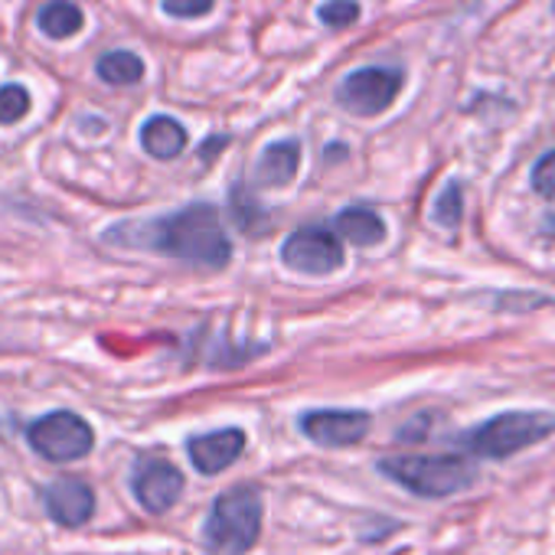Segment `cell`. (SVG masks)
I'll use <instances>...</instances> for the list:
<instances>
[{
    "instance_id": "6da1fadb",
    "label": "cell",
    "mask_w": 555,
    "mask_h": 555,
    "mask_svg": "<svg viewBox=\"0 0 555 555\" xmlns=\"http://www.w3.org/2000/svg\"><path fill=\"white\" fill-rule=\"evenodd\" d=\"M108 242L151 248L180 261L222 268L232 258V245L219 222V212L209 203H190L170 216L151 222H125L108 229Z\"/></svg>"
},
{
    "instance_id": "7a4b0ae2",
    "label": "cell",
    "mask_w": 555,
    "mask_h": 555,
    "mask_svg": "<svg viewBox=\"0 0 555 555\" xmlns=\"http://www.w3.org/2000/svg\"><path fill=\"white\" fill-rule=\"evenodd\" d=\"M261 532V496L255 487H232L216 496L203 522L209 555H245Z\"/></svg>"
},
{
    "instance_id": "3957f363",
    "label": "cell",
    "mask_w": 555,
    "mask_h": 555,
    "mask_svg": "<svg viewBox=\"0 0 555 555\" xmlns=\"http://www.w3.org/2000/svg\"><path fill=\"white\" fill-rule=\"evenodd\" d=\"M379 470L389 480L402 483L409 493L428 500L461 493L477 477V470L454 454H396V457H383Z\"/></svg>"
},
{
    "instance_id": "277c9868",
    "label": "cell",
    "mask_w": 555,
    "mask_h": 555,
    "mask_svg": "<svg viewBox=\"0 0 555 555\" xmlns=\"http://www.w3.org/2000/svg\"><path fill=\"white\" fill-rule=\"evenodd\" d=\"M552 428H555V415H548V412H503V415H493L483 425L464 431L461 444L477 457L503 461L522 448L539 444L545 435H552Z\"/></svg>"
},
{
    "instance_id": "5b68a950",
    "label": "cell",
    "mask_w": 555,
    "mask_h": 555,
    "mask_svg": "<svg viewBox=\"0 0 555 555\" xmlns=\"http://www.w3.org/2000/svg\"><path fill=\"white\" fill-rule=\"evenodd\" d=\"M30 444L37 454H43L53 464H66V461H79L95 448V431L92 425L76 415V412H50L43 418H37L27 431Z\"/></svg>"
},
{
    "instance_id": "8992f818",
    "label": "cell",
    "mask_w": 555,
    "mask_h": 555,
    "mask_svg": "<svg viewBox=\"0 0 555 555\" xmlns=\"http://www.w3.org/2000/svg\"><path fill=\"white\" fill-rule=\"evenodd\" d=\"M402 92V76L396 69L386 66H366L350 73L340 89H337V102L350 112V115H383Z\"/></svg>"
},
{
    "instance_id": "52a82bcc",
    "label": "cell",
    "mask_w": 555,
    "mask_h": 555,
    "mask_svg": "<svg viewBox=\"0 0 555 555\" xmlns=\"http://www.w3.org/2000/svg\"><path fill=\"white\" fill-rule=\"evenodd\" d=\"M282 261L301 274H334L344 268V245L331 229L305 225L282 242Z\"/></svg>"
},
{
    "instance_id": "ba28073f",
    "label": "cell",
    "mask_w": 555,
    "mask_h": 555,
    "mask_svg": "<svg viewBox=\"0 0 555 555\" xmlns=\"http://www.w3.org/2000/svg\"><path fill=\"white\" fill-rule=\"evenodd\" d=\"M373 418L357 409H314L301 415V431L321 448H350L360 444Z\"/></svg>"
},
{
    "instance_id": "9c48e42d",
    "label": "cell",
    "mask_w": 555,
    "mask_h": 555,
    "mask_svg": "<svg viewBox=\"0 0 555 555\" xmlns=\"http://www.w3.org/2000/svg\"><path fill=\"white\" fill-rule=\"evenodd\" d=\"M131 490L147 513H167L183 493V474L164 457H141L131 474Z\"/></svg>"
},
{
    "instance_id": "30bf717a",
    "label": "cell",
    "mask_w": 555,
    "mask_h": 555,
    "mask_svg": "<svg viewBox=\"0 0 555 555\" xmlns=\"http://www.w3.org/2000/svg\"><path fill=\"white\" fill-rule=\"evenodd\" d=\"M43 506L60 526H86L95 513V493L79 477H60L43 487Z\"/></svg>"
},
{
    "instance_id": "8fae6325",
    "label": "cell",
    "mask_w": 555,
    "mask_h": 555,
    "mask_svg": "<svg viewBox=\"0 0 555 555\" xmlns=\"http://www.w3.org/2000/svg\"><path fill=\"white\" fill-rule=\"evenodd\" d=\"M190 461L199 474H219L225 467H232L238 461V454L245 451V431L242 428H219L209 435H196L186 444Z\"/></svg>"
},
{
    "instance_id": "7c38bea8",
    "label": "cell",
    "mask_w": 555,
    "mask_h": 555,
    "mask_svg": "<svg viewBox=\"0 0 555 555\" xmlns=\"http://www.w3.org/2000/svg\"><path fill=\"white\" fill-rule=\"evenodd\" d=\"M298 167H301V144L285 138V141H274L261 151L255 180L261 186H288L298 177Z\"/></svg>"
},
{
    "instance_id": "4fadbf2b",
    "label": "cell",
    "mask_w": 555,
    "mask_h": 555,
    "mask_svg": "<svg viewBox=\"0 0 555 555\" xmlns=\"http://www.w3.org/2000/svg\"><path fill=\"white\" fill-rule=\"evenodd\" d=\"M141 147L157 157V160H173L183 154L186 147V131L180 121L167 118V115H154L151 121H144L141 128Z\"/></svg>"
},
{
    "instance_id": "5bb4252c",
    "label": "cell",
    "mask_w": 555,
    "mask_h": 555,
    "mask_svg": "<svg viewBox=\"0 0 555 555\" xmlns=\"http://www.w3.org/2000/svg\"><path fill=\"white\" fill-rule=\"evenodd\" d=\"M337 232L353 242V245H379L386 238V222L379 212L363 209V206H350L344 212H337Z\"/></svg>"
},
{
    "instance_id": "9a60e30c",
    "label": "cell",
    "mask_w": 555,
    "mask_h": 555,
    "mask_svg": "<svg viewBox=\"0 0 555 555\" xmlns=\"http://www.w3.org/2000/svg\"><path fill=\"white\" fill-rule=\"evenodd\" d=\"M40 30L53 40H66V37H76L82 30V11L73 4V0H50V4L40 11Z\"/></svg>"
},
{
    "instance_id": "2e32d148",
    "label": "cell",
    "mask_w": 555,
    "mask_h": 555,
    "mask_svg": "<svg viewBox=\"0 0 555 555\" xmlns=\"http://www.w3.org/2000/svg\"><path fill=\"white\" fill-rule=\"evenodd\" d=\"M95 69H99L102 82H108V86H134V82H141V76H144L141 56H134V53H128V50H112V53H105V56L99 60Z\"/></svg>"
},
{
    "instance_id": "e0dca14e",
    "label": "cell",
    "mask_w": 555,
    "mask_h": 555,
    "mask_svg": "<svg viewBox=\"0 0 555 555\" xmlns=\"http://www.w3.org/2000/svg\"><path fill=\"white\" fill-rule=\"evenodd\" d=\"M229 203H232V216H235V225L242 229V232H261L264 225H268V216H264V209L251 199V193L242 186V183H235L232 186V196H229Z\"/></svg>"
},
{
    "instance_id": "ac0fdd59",
    "label": "cell",
    "mask_w": 555,
    "mask_h": 555,
    "mask_svg": "<svg viewBox=\"0 0 555 555\" xmlns=\"http://www.w3.org/2000/svg\"><path fill=\"white\" fill-rule=\"evenodd\" d=\"M431 219L441 225V229H457L461 219H464V193L457 183H448L438 199H435V209H431Z\"/></svg>"
},
{
    "instance_id": "d6986e66",
    "label": "cell",
    "mask_w": 555,
    "mask_h": 555,
    "mask_svg": "<svg viewBox=\"0 0 555 555\" xmlns=\"http://www.w3.org/2000/svg\"><path fill=\"white\" fill-rule=\"evenodd\" d=\"M30 112V92L24 86H4L0 89V125H17Z\"/></svg>"
},
{
    "instance_id": "ffe728a7",
    "label": "cell",
    "mask_w": 555,
    "mask_h": 555,
    "mask_svg": "<svg viewBox=\"0 0 555 555\" xmlns=\"http://www.w3.org/2000/svg\"><path fill=\"white\" fill-rule=\"evenodd\" d=\"M318 17H321L324 27L344 30V27L360 21V4H357V0H327V4H321Z\"/></svg>"
},
{
    "instance_id": "44dd1931",
    "label": "cell",
    "mask_w": 555,
    "mask_h": 555,
    "mask_svg": "<svg viewBox=\"0 0 555 555\" xmlns=\"http://www.w3.org/2000/svg\"><path fill=\"white\" fill-rule=\"evenodd\" d=\"M529 180H532V190H535L542 199L555 203V151H548V154H542V157L535 160Z\"/></svg>"
},
{
    "instance_id": "7402d4cb",
    "label": "cell",
    "mask_w": 555,
    "mask_h": 555,
    "mask_svg": "<svg viewBox=\"0 0 555 555\" xmlns=\"http://www.w3.org/2000/svg\"><path fill=\"white\" fill-rule=\"evenodd\" d=\"M164 11L180 21H193L212 11V0H164Z\"/></svg>"
}]
</instances>
